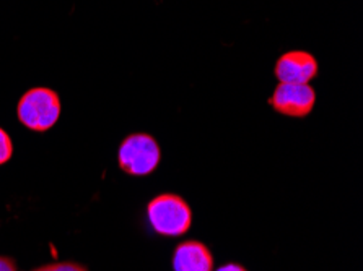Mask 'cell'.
<instances>
[{
  "label": "cell",
  "mask_w": 363,
  "mask_h": 271,
  "mask_svg": "<svg viewBox=\"0 0 363 271\" xmlns=\"http://www.w3.org/2000/svg\"><path fill=\"white\" fill-rule=\"evenodd\" d=\"M147 218L157 234L181 237L191 229L192 209L183 197L162 193L148 202Z\"/></svg>",
  "instance_id": "1"
},
{
  "label": "cell",
  "mask_w": 363,
  "mask_h": 271,
  "mask_svg": "<svg viewBox=\"0 0 363 271\" xmlns=\"http://www.w3.org/2000/svg\"><path fill=\"white\" fill-rule=\"evenodd\" d=\"M60 99L51 88H31L20 98L16 106L18 120L33 132H48L60 117Z\"/></svg>",
  "instance_id": "2"
},
{
  "label": "cell",
  "mask_w": 363,
  "mask_h": 271,
  "mask_svg": "<svg viewBox=\"0 0 363 271\" xmlns=\"http://www.w3.org/2000/svg\"><path fill=\"white\" fill-rule=\"evenodd\" d=\"M162 161V149L150 134H130L118 148V163L123 173L145 177L155 173Z\"/></svg>",
  "instance_id": "3"
},
{
  "label": "cell",
  "mask_w": 363,
  "mask_h": 271,
  "mask_svg": "<svg viewBox=\"0 0 363 271\" xmlns=\"http://www.w3.org/2000/svg\"><path fill=\"white\" fill-rule=\"evenodd\" d=\"M272 109L289 117H306L316 104V91L310 85H289L279 83L269 99Z\"/></svg>",
  "instance_id": "4"
},
{
  "label": "cell",
  "mask_w": 363,
  "mask_h": 271,
  "mask_svg": "<svg viewBox=\"0 0 363 271\" xmlns=\"http://www.w3.org/2000/svg\"><path fill=\"white\" fill-rule=\"evenodd\" d=\"M277 80L289 85H308L318 75V60L310 52L291 51L277 60L274 69Z\"/></svg>",
  "instance_id": "5"
},
{
  "label": "cell",
  "mask_w": 363,
  "mask_h": 271,
  "mask_svg": "<svg viewBox=\"0 0 363 271\" xmlns=\"http://www.w3.org/2000/svg\"><path fill=\"white\" fill-rule=\"evenodd\" d=\"M174 271H213V255L201 241H184L176 246L173 255Z\"/></svg>",
  "instance_id": "6"
},
{
  "label": "cell",
  "mask_w": 363,
  "mask_h": 271,
  "mask_svg": "<svg viewBox=\"0 0 363 271\" xmlns=\"http://www.w3.org/2000/svg\"><path fill=\"white\" fill-rule=\"evenodd\" d=\"M13 156V142L10 135L0 127V166L9 163Z\"/></svg>",
  "instance_id": "7"
},
{
  "label": "cell",
  "mask_w": 363,
  "mask_h": 271,
  "mask_svg": "<svg viewBox=\"0 0 363 271\" xmlns=\"http://www.w3.org/2000/svg\"><path fill=\"white\" fill-rule=\"evenodd\" d=\"M33 271H88L86 267L75 262H56V263H48L43 267L33 270Z\"/></svg>",
  "instance_id": "8"
},
{
  "label": "cell",
  "mask_w": 363,
  "mask_h": 271,
  "mask_svg": "<svg viewBox=\"0 0 363 271\" xmlns=\"http://www.w3.org/2000/svg\"><path fill=\"white\" fill-rule=\"evenodd\" d=\"M0 271H18V268H16V262L10 257L0 255Z\"/></svg>",
  "instance_id": "9"
},
{
  "label": "cell",
  "mask_w": 363,
  "mask_h": 271,
  "mask_svg": "<svg viewBox=\"0 0 363 271\" xmlns=\"http://www.w3.org/2000/svg\"><path fill=\"white\" fill-rule=\"evenodd\" d=\"M216 271H247V270L240 263H225L220 268H217Z\"/></svg>",
  "instance_id": "10"
}]
</instances>
